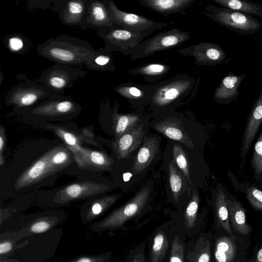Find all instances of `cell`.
Listing matches in <instances>:
<instances>
[{"instance_id":"cell-1","label":"cell","mask_w":262,"mask_h":262,"mask_svg":"<svg viewBox=\"0 0 262 262\" xmlns=\"http://www.w3.org/2000/svg\"><path fill=\"white\" fill-rule=\"evenodd\" d=\"M96 50L86 40L65 34L51 37L37 46V53L42 57L73 67L85 65Z\"/></svg>"},{"instance_id":"cell-2","label":"cell","mask_w":262,"mask_h":262,"mask_svg":"<svg viewBox=\"0 0 262 262\" xmlns=\"http://www.w3.org/2000/svg\"><path fill=\"white\" fill-rule=\"evenodd\" d=\"M199 79L186 74L177 75L151 85L149 105L158 113H166L183 104L197 90Z\"/></svg>"},{"instance_id":"cell-3","label":"cell","mask_w":262,"mask_h":262,"mask_svg":"<svg viewBox=\"0 0 262 262\" xmlns=\"http://www.w3.org/2000/svg\"><path fill=\"white\" fill-rule=\"evenodd\" d=\"M39 83L28 81L13 86L5 97V104L14 106L15 108H26L33 106L49 99L63 97Z\"/></svg>"},{"instance_id":"cell-4","label":"cell","mask_w":262,"mask_h":262,"mask_svg":"<svg viewBox=\"0 0 262 262\" xmlns=\"http://www.w3.org/2000/svg\"><path fill=\"white\" fill-rule=\"evenodd\" d=\"M203 14L213 21L241 34H253L258 32L261 23L252 15L213 5L205 7Z\"/></svg>"},{"instance_id":"cell-5","label":"cell","mask_w":262,"mask_h":262,"mask_svg":"<svg viewBox=\"0 0 262 262\" xmlns=\"http://www.w3.org/2000/svg\"><path fill=\"white\" fill-rule=\"evenodd\" d=\"M148 29L141 32H132L114 23L111 27L98 30V35L112 52H119L126 56L130 55L133 50L154 32Z\"/></svg>"},{"instance_id":"cell-6","label":"cell","mask_w":262,"mask_h":262,"mask_svg":"<svg viewBox=\"0 0 262 262\" xmlns=\"http://www.w3.org/2000/svg\"><path fill=\"white\" fill-rule=\"evenodd\" d=\"M188 32L178 28L161 32L148 38L137 46L129 58L135 60L149 56L157 52L168 50L183 44L191 38Z\"/></svg>"},{"instance_id":"cell-7","label":"cell","mask_w":262,"mask_h":262,"mask_svg":"<svg viewBox=\"0 0 262 262\" xmlns=\"http://www.w3.org/2000/svg\"><path fill=\"white\" fill-rule=\"evenodd\" d=\"M70 155L64 149L50 151L33 164L18 179L16 186H26L40 180L54 171L60 170L70 160Z\"/></svg>"},{"instance_id":"cell-8","label":"cell","mask_w":262,"mask_h":262,"mask_svg":"<svg viewBox=\"0 0 262 262\" xmlns=\"http://www.w3.org/2000/svg\"><path fill=\"white\" fill-rule=\"evenodd\" d=\"M220 235L215 240L213 256L215 262H249L246 257L250 246L249 236L235 232L231 236L219 229Z\"/></svg>"},{"instance_id":"cell-9","label":"cell","mask_w":262,"mask_h":262,"mask_svg":"<svg viewBox=\"0 0 262 262\" xmlns=\"http://www.w3.org/2000/svg\"><path fill=\"white\" fill-rule=\"evenodd\" d=\"M81 110L78 103L69 96L49 99L26 108H15V113L26 114L34 117L59 118L71 117L77 115Z\"/></svg>"},{"instance_id":"cell-10","label":"cell","mask_w":262,"mask_h":262,"mask_svg":"<svg viewBox=\"0 0 262 262\" xmlns=\"http://www.w3.org/2000/svg\"><path fill=\"white\" fill-rule=\"evenodd\" d=\"M86 74V72L76 67L55 63L41 73L38 81L52 91L63 95L64 91L72 88L75 81L83 78Z\"/></svg>"},{"instance_id":"cell-11","label":"cell","mask_w":262,"mask_h":262,"mask_svg":"<svg viewBox=\"0 0 262 262\" xmlns=\"http://www.w3.org/2000/svg\"><path fill=\"white\" fill-rule=\"evenodd\" d=\"M150 192L151 188L149 186L141 189L130 200L105 219L100 224V228L103 229L117 228L137 216L145 206Z\"/></svg>"},{"instance_id":"cell-12","label":"cell","mask_w":262,"mask_h":262,"mask_svg":"<svg viewBox=\"0 0 262 262\" xmlns=\"http://www.w3.org/2000/svg\"><path fill=\"white\" fill-rule=\"evenodd\" d=\"M108 3L114 23L132 32H141L148 29L157 30L174 24L173 21H156L138 14L126 12L119 9L113 1L108 0Z\"/></svg>"},{"instance_id":"cell-13","label":"cell","mask_w":262,"mask_h":262,"mask_svg":"<svg viewBox=\"0 0 262 262\" xmlns=\"http://www.w3.org/2000/svg\"><path fill=\"white\" fill-rule=\"evenodd\" d=\"M183 56H191L198 66L213 67L220 64L226 59V53L218 44L203 41L178 50Z\"/></svg>"},{"instance_id":"cell-14","label":"cell","mask_w":262,"mask_h":262,"mask_svg":"<svg viewBox=\"0 0 262 262\" xmlns=\"http://www.w3.org/2000/svg\"><path fill=\"white\" fill-rule=\"evenodd\" d=\"M108 0H88L86 11L79 26L82 29L99 30L111 27L114 19L108 8Z\"/></svg>"},{"instance_id":"cell-15","label":"cell","mask_w":262,"mask_h":262,"mask_svg":"<svg viewBox=\"0 0 262 262\" xmlns=\"http://www.w3.org/2000/svg\"><path fill=\"white\" fill-rule=\"evenodd\" d=\"M262 123V90L255 101L248 117L242 146L241 158L244 160Z\"/></svg>"},{"instance_id":"cell-16","label":"cell","mask_w":262,"mask_h":262,"mask_svg":"<svg viewBox=\"0 0 262 262\" xmlns=\"http://www.w3.org/2000/svg\"><path fill=\"white\" fill-rule=\"evenodd\" d=\"M88 0L57 1L54 8L58 17L66 26H80L86 10Z\"/></svg>"},{"instance_id":"cell-17","label":"cell","mask_w":262,"mask_h":262,"mask_svg":"<svg viewBox=\"0 0 262 262\" xmlns=\"http://www.w3.org/2000/svg\"><path fill=\"white\" fill-rule=\"evenodd\" d=\"M226 201L231 226L234 231L250 236L252 228L247 220L246 210L243 204L226 189Z\"/></svg>"},{"instance_id":"cell-18","label":"cell","mask_w":262,"mask_h":262,"mask_svg":"<svg viewBox=\"0 0 262 262\" xmlns=\"http://www.w3.org/2000/svg\"><path fill=\"white\" fill-rule=\"evenodd\" d=\"M101 105L112 118L117 138L139 124L143 119V116L140 111L129 114H119L118 112V103L115 102L113 108H111L109 98H106L105 101L101 103Z\"/></svg>"},{"instance_id":"cell-19","label":"cell","mask_w":262,"mask_h":262,"mask_svg":"<svg viewBox=\"0 0 262 262\" xmlns=\"http://www.w3.org/2000/svg\"><path fill=\"white\" fill-rule=\"evenodd\" d=\"M114 90L135 107H141L149 104L150 85H141L132 82H123L114 87Z\"/></svg>"},{"instance_id":"cell-20","label":"cell","mask_w":262,"mask_h":262,"mask_svg":"<svg viewBox=\"0 0 262 262\" xmlns=\"http://www.w3.org/2000/svg\"><path fill=\"white\" fill-rule=\"evenodd\" d=\"M246 75H237L229 72L221 81L213 94L214 100L220 104H228L236 101L239 94L238 87Z\"/></svg>"},{"instance_id":"cell-21","label":"cell","mask_w":262,"mask_h":262,"mask_svg":"<svg viewBox=\"0 0 262 262\" xmlns=\"http://www.w3.org/2000/svg\"><path fill=\"white\" fill-rule=\"evenodd\" d=\"M143 127L139 123L117 138L114 146L119 159L127 158L140 145L144 134Z\"/></svg>"},{"instance_id":"cell-22","label":"cell","mask_w":262,"mask_h":262,"mask_svg":"<svg viewBox=\"0 0 262 262\" xmlns=\"http://www.w3.org/2000/svg\"><path fill=\"white\" fill-rule=\"evenodd\" d=\"M142 6L164 16L172 14L185 15V10L190 7L196 0H138Z\"/></svg>"},{"instance_id":"cell-23","label":"cell","mask_w":262,"mask_h":262,"mask_svg":"<svg viewBox=\"0 0 262 262\" xmlns=\"http://www.w3.org/2000/svg\"><path fill=\"white\" fill-rule=\"evenodd\" d=\"M213 196L215 221L217 227L234 237L235 232L232 229L229 219L225 188L221 184H217Z\"/></svg>"},{"instance_id":"cell-24","label":"cell","mask_w":262,"mask_h":262,"mask_svg":"<svg viewBox=\"0 0 262 262\" xmlns=\"http://www.w3.org/2000/svg\"><path fill=\"white\" fill-rule=\"evenodd\" d=\"M107 188V186L104 185L88 182L74 183L59 190L56 194L55 200L58 202H66L91 194H97L106 190Z\"/></svg>"},{"instance_id":"cell-25","label":"cell","mask_w":262,"mask_h":262,"mask_svg":"<svg viewBox=\"0 0 262 262\" xmlns=\"http://www.w3.org/2000/svg\"><path fill=\"white\" fill-rule=\"evenodd\" d=\"M180 123V120L176 117L170 116L156 122L154 127L167 137L179 141L189 148H193L191 140L181 127Z\"/></svg>"},{"instance_id":"cell-26","label":"cell","mask_w":262,"mask_h":262,"mask_svg":"<svg viewBox=\"0 0 262 262\" xmlns=\"http://www.w3.org/2000/svg\"><path fill=\"white\" fill-rule=\"evenodd\" d=\"M158 147V141L155 137L145 138L132 168L134 174L140 173L149 165L157 153Z\"/></svg>"},{"instance_id":"cell-27","label":"cell","mask_w":262,"mask_h":262,"mask_svg":"<svg viewBox=\"0 0 262 262\" xmlns=\"http://www.w3.org/2000/svg\"><path fill=\"white\" fill-rule=\"evenodd\" d=\"M228 175L234 188L245 194L246 199L252 208L257 211H262V190L254 184L248 182L241 183L230 170Z\"/></svg>"},{"instance_id":"cell-28","label":"cell","mask_w":262,"mask_h":262,"mask_svg":"<svg viewBox=\"0 0 262 262\" xmlns=\"http://www.w3.org/2000/svg\"><path fill=\"white\" fill-rule=\"evenodd\" d=\"M170 70L168 65L160 63L145 64L129 70L132 75H139L147 82L156 83L164 77Z\"/></svg>"},{"instance_id":"cell-29","label":"cell","mask_w":262,"mask_h":262,"mask_svg":"<svg viewBox=\"0 0 262 262\" xmlns=\"http://www.w3.org/2000/svg\"><path fill=\"white\" fill-rule=\"evenodd\" d=\"M112 52L105 47L97 50L93 57L85 63V68L92 71H114L115 66Z\"/></svg>"},{"instance_id":"cell-30","label":"cell","mask_w":262,"mask_h":262,"mask_svg":"<svg viewBox=\"0 0 262 262\" xmlns=\"http://www.w3.org/2000/svg\"><path fill=\"white\" fill-rule=\"evenodd\" d=\"M214 2L223 8L239 12L262 17V6L256 3L243 0H214Z\"/></svg>"},{"instance_id":"cell-31","label":"cell","mask_w":262,"mask_h":262,"mask_svg":"<svg viewBox=\"0 0 262 262\" xmlns=\"http://www.w3.org/2000/svg\"><path fill=\"white\" fill-rule=\"evenodd\" d=\"M57 134L62 138L75 154V158L78 164L80 165H83L85 164V161L86 160V162H87L85 158L86 155L82 151L83 150L79 144L77 137L73 134L60 129L57 130ZM86 157L88 160V157L86 156Z\"/></svg>"},{"instance_id":"cell-32","label":"cell","mask_w":262,"mask_h":262,"mask_svg":"<svg viewBox=\"0 0 262 262\" xmlns=\"http://www.w3.org/2000/svg\"><path fill=\"white\" fill-rule=\"evenodd\" d=\"M168 247L167 237L163 231H158L154 237L151 252V262H161Z\"/></svg>"},{"instance_id":"cell-33","label":"cell","mask_w":262,"mask_h":262,"mask_svg":"<svg viewBox=\"0 0 262 262\" xmlns=\"http://www.w3.org/2000/svg\"><path fill=\"white\" fill-rule=\"evenodd\" d=\"M251 165L254 179L262 183V132L253 146Z\"/></svg>"},{"instance_id":"cell-34","label":"cell","mask_w":262,"mask_h":262,"mask_svg":"<svg viewBox=\"0 0 262 262\" xmlns=\"http://www.w3.org/2000/svg\"><path fill=\"white\" fill-rule=\"evenodd\" d=\"M211 242L202 238L198 243L192 256L188 258L189 262H210Z\"/></svg>"},{"instance_id":"cell-35","label":"cell","mask_w":262,"mask_h":262,"mask_svg":"<svg viewBox=\"0 0 262 262\" xmlns=\"http://www.w3.org/2000/svg\"><path fill=\"white\" fill-rule=\"evenodd\" d=\"M199 203V195L198 192L194 189L184 213L185 226L188 229H192L195 226Z\"/></svg>"},{"instance_id":"cell-36","label":"cell","mask_w":262,"mask_h":262,"mask_svg":"<svg viewBox=\"0 0 262 262\" xmlns=\"http://www.w3.org/2000/svg\"><path fill=\"white\" fill-rule=\"evenodd\" d=\"M169 180L171 192L174 200L179 201L183 186L182 176L177 170L174 162L171 160L168 166Z\"/></svg>"},{"instance_id":"cell-37","label":"cell","mask_w":262,"mask_h":262,"mask_svg":"<svg viewBox=\"0 0 262 262\" xmlns=\"http://www.w3.org/2000/svg\"><path fill=\"white\" fill-rule=\"evenodd\" d=\"M173 156L174 162L183 172L187 180L190 183V169L188 161L183 147L178 144L173 147Z\"/></svg>"},{"instance_id":"cell-38","label":"cell","mask_w":262,"mask_h":262,"mask_svg":"<svg viewBox=\"0 0 262 262\" xmlns=\"http://www.w3.org/2000/svg\"><path fill=\"white\" fill-rule=\"evenodd\" d=\"M120 195H111L104 197L95 202L89 211V217H96L111 206L119 198Z\"/></svg>"},{"instance_id":"cell-39","label":"cell","mask_w":262,"mask_h":262,"mask_svg":"<svg viewBox=\"0 0 262 262\" xmlns=\"http://www.w3.org/2000/svg\"><path fill=\"white\" fill-rule=\"evenodd\" d=\"M89 161L100 168H106L113 164L112 160L105 154L97 151H91L89 155Z\"/></svg>"},{"instance_id":"cell-40","label":"cell","mask_w":262,"mask_h":262,"mask_svg":"<svg viewBox=\"0 0 262 262\" xmlns=\"http://www.w3.org/2000/svg\"><path fill=\"white\" fill-rule=\"evenodd\" d=\"M184 247L177 235L172 242L170 256V262H184Z\"/></svg>"},{"instance_id":"cell-41","label":"cell","mask_w":262,"mask_h":262,"mask_svg":"<svg viewBox=\"0 0 262 262\" xmlns=\"http://www.w3.org/2000/svg\"><path fill=\"white\" fill-rule=\"evenodd\" d=\"M8 48L13 52H19L24 48V42L21 37L12 35L7 40Z\"/></svg>"},{"instance_id":"cell-42","label":"cell","mask_w":262,"mask_h":262,"mask_svg":"<svg viewBox=\"0 0 262 262\" xmlns=\"http://www.w3.org/2000/svg\"><path fill=\"white\" fill-rule=\"evenodd\" d=\"M51 224L45 220H40L34 223L30 227V230L34 233H41L50 228Z\"/></svg>"},{"instance_id":"cell-43","label":"cell","mask_w":262,"mask_h":262,"mask_svg":"<svg viewBox=\"0 0 262 262\" xmlns=\"http://www.w3.org/2000/svg\"><path fill=\"white\" fill-rule=\"evenodd\" d=\"M13 248V245L10 241L1 242L0 244V254L3 255L9 252Z\"/></svg>"},{"instance_id":"cell-44","label":"cell","mask_w":262,"mask_h":262,"mask_svg":"<svg viewBox=\"0 0 262 262\" xmlns=\"http://www.w3.org/2000/svg\"><path fill=\"white\" fill-rule=\"evenodd\" d=\"M249 262H262V245L257 249H255Z\"/></svg>"},{"instance_id":"cell-45","label":"cell","mask_w":262,"mask_h":262,"mask_svg":"<svg viewBox=\"0 0 262 262\" xmlns=\"http://www.w3.org/2000/svg\"><path fill=\"white\" fill-rule=\"evenodd\" d=\"M75 262H94V259L89 257H82L78 258Z\"/></svg>"},{"instance_id":"cell-46","label":"cell","mask_w":262,"mask_h":262,"mask_svg":"<svg viewBox=\"0 0 262 262\" xmlns=\"http://www.w3.org/2000/svg\"><path fill=\"white\" fill-rule=\"evenodd\" d=\"M2 130L1 131V135L0 136V151H1V155H2V152L3 149V148L4 147V144H5V141L4 138L3 136Z\"/></svg>"},{"instance_id":"cell-47","label":"cell","mask_w":262,"mask_h":262,"mask_svg":"<svg viewBox=\"0 0 262 262\" xmlns=\"http://www.w3.org/2000/svg\"><path fill=\"white\" fill-rule=\"evenodd\" d=\"M132 262H143V260L141 255H137L134 257Z\"/></svg>"},{"instance_id":"cell-48","label":"cell","mask_w":262,"mask_h":262,"mask_svg":"<svg viewBox=\"0 0 262 262\" xmlns=\"http://www.w3.org/2000/svg\"><path fill=\"white\" fill-rule=\"evenodd\" d=\"M3 164V157H2V155H1V156H0V164L1 166H2Z\"/></svg>"},{"instance_id":"cell-49","label":"cell","mask_w":262,"mask_h":262,"mask_svg":"<svg viewBox=\"0 0 262 262\" xmlns=\"http://www.w3.org/2000/svg\"><path fill=\"white\" fill-rule=\"evenodd\" d=\"M1 83H2V79H3V76H3V74H2V72H1Z\"/></svg>"}]
</instances>
